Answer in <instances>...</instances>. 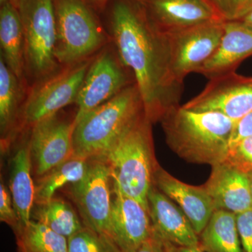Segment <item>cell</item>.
<instances>
[{"label":"cell","instance_id":"cell-11","mask_svg":"<svg viewBox=\"0 0 252 252\" xmlns=\"http://www.w3.org/2000/svg\"><path fill=\"white\" fill-rule=\"evenodd\" d=\"M125 68L118 56L109 50L101 51L94 58L76 100L77 112L74 124L132 84Z\"/></svg>","mask_w":252,"mask_h":252},{"label":"cell","instance_id":"cell-24","mask_svg":"<svg viewBox=\"0 0 252 252\" xmlns=\"http://www.w3.org/2000/svg\"><path fill=\"white\" fill-rule=\"evenodd\" d=\"M32 220L40 222L67 239L85 227L72 205L56 197L48 203L34 205Z\"/></svg>","mask_w":252,"mask_h":252},{"label":"cell","instance_id":"cell-15","mask_svg":"<svg viewBox=\"0 0 252 252\" xmlns=\"http://www.w3.org/2000/svg\"><path fill=\"white\" fill-rule=\"evenodd\" d=\"M149 214L156 235L177 246L200 247L199 235L180 207L152 185L148 194Z\"/></svg>","mask_w":252,"mask_h":252},{"label":"cell","instance_id":"cell-17","mask_svg":"<svg viewBox=\"0 0 252 252\" xmlns=\"http://www.w3.org/2000/svg\"><path fill=\"white\" fill-rule=\"evenodd\" d=\"M210 178L204 185L216 210L235 215L252 209L250 178L225 161L213 165Z\"/></svg>","mask_w":252,"mask_h":252},{"label":"cell","instance_id":"cell-22","mask_svg":"<svg viewBox=\"0 0 252 252\" xmlns=\"http://www.w3.org/2000/svg\"><path fill=\"white\" fill-rule=\"evenodd\" d=\"M200 248L206 252H244L237 227L236 215L223 210L212 214L200 235Z\"/></svg>","mask_w":252,"mask_h":252},{"label":"cell","instance_id":"cell-20","mask_svg":"<svg viewBox=\"0 0 252 252\" xmlns=\"http://www.w3.org/2000/svg\"><path fill=\"white\" fill-rule=\"evenodd\" d=\"M1 57L21 83L26 85L25 41L17 7L11 2L0 9Z\"/></svg>","mask_w":252,"mask_h":252},{"label":"cell","instance_id":"cell-12","mask_svg":"<svg viewBox=\"0 0 252 252\" xmlns=\"http://www.w3.org/2000/svg\"><path fill=\"white\" fill-rule=\"evenodd\" d=\"M74 119L67 120L58 113L32 127L30 149L38 178L74 156Z\"/></svg>","mask_w":252,"mask_h":252},{"label":"cell","instance_id":"cell-23","mask_svg":"<svg viewBox=\"0 0 252 252\" xmlns=\"http://www.w3.org/2000/svg\"><path fill=\"white\" fill-rule=\"evenodd\" d=\"M89 166L90 159L73 156L41 176L35 185L34 205L48 203L60 189L80 182L89 171Z\"/></svg>","mask_w":252,"mask_h":252},{"label":"cell","instance_id":"cell-4","mask_svg":"<svg viewBox=\"0 0 252 252\" xmlns=\"http://www.w3.org/2000/svg\"><path fill=\"white\" fill-rule=\"evenodd\" d=\"M144 112L135 82L76 122L73 131L74 157H104L117 139Z\"/></svg>","mask_w":252,"mask_h":252},{"label":"cell","instance_id":"cell-26","mask_svg":"<svg viewBox=\"0 0 252 252\" xmlns=\"http://www.w3.org/2000/svg\"><path fill=\"white\" fill-rule=\"evenodd\" d=\"M67 252H123L108 235L84 227L67 239Z\"/></svg>","mask_w":252,"mask_h":252},{"label":"cell","instance_id":"cell-5","mask_svg":"<svg viewBox=\"0 0 252 252\" xmlns=\"http://www.w3.org/2000/svg\"><path fill=\"white\" fill-rule=\"evenodd\" d=\"M16 7L24 34L26 75L36 84L61 69L55 56L54 0H19Z\"/></svg>","mask_w":252,"mask_h":252},{"label":"cell","instance_id":"cell-30","mask_svg":"<svg viewBox=\"0 0 252 252\" xmlns=\"http://www.w3.org/2000/svg\"><path fill=\"white\" fill-rule=\"evenodd\" d=\"M237 227L244 252H252V209L236 215Z\"/></svg>","mask_w":252,"mask_h":252},{"label":"cell","instance_id":"cell-18","mask_svg":"<svg viewBox=\"0 0 252 252\" xmlns=\"http://www.w3.org/2000/svg\"><path fill=\"white\" fill-rule=\"evenodd\" d=\"M252 56V28L240 21H225L223 34L213 56L198 69L209 79L232 72Z\"/></svg>","mask_w":252,"mask_h":252},{"label":"cell","instance_id":"cell-14","mask_svg":"<svg viewBox=\"0 0 252 252\" xmlns=\"http://www.w3.org/2000/svg\"><path fill=\"white\" fill-rule=\"evenodd\" d=\"M153 234L148 210L113 185L110 237L123 252H135Z\"/></svg>","mask_w":252,"mask_h":252},{"label":"cell","instance_id":"cell-3","mask_svg":"<svg viewBox=\"0 0 252 252\" xmlns=\"http://www.w3.org/2000/svg\"><path fill=\"white\" fill-rule=\"evenodd\" d=\"M152 125L144 112L102 157L110 168L114 187L148 212V194L159 165L154 153Z\"/></svg>","mask_w":252,"mask_h":252},{"label":"cell","instance_id":"cell-10","mask_svg":"<svg viewBox=\"0 0 252 252\" xmlns=\"http://www.w3.org/2000/svg\"><path fill=\"white\" fill-rule=\"evenodd\" d=\"M182 107L196 112L220 113L238 122L252 112V77L232 72L212 78L198 95Z\"/></svg>","mask_w":252,"mask_h":252},{"label":"cell","instance_id":"cell-38","mask_svg":"<svg viewBox=\"0 0 252 252\" xmlns=\"http://www.w3.org/2000/svg\"><path fill=\"white\" fill-rule=\"evenodd\" d=\"M11 3H12L15 6H17L18 1H19V0H11Z\"/></svg>","mask_w":252,"mask_h":252},{"label":"cell","instance_id":"cell-32","mask_svg":"<svg viewBox=\"0 0 252 252\" xmlns=\"http://www.w3.org/2000/svg\"><path fill=\"white\" fill-rule=\"evenodd\" d=\"M135 252H165L163 241L156 235L153 234Z\"/></svg>","mask_w":252,"mask_h":252},{"label":"cell","instance_id":"cell-25","mask_svg":"<svg viewBox=\"0 0 252 252\" xmlns=\"http://www.w3.org/2000/svg\"><path fill=\"white\" fill-rule=\"evenodd\" d=\"M18 252H67V238L31 220L14 229Z\"/></svg>","mask_w":252,"mask_h":252},{"label":"cell","instance_id":"cell-28","mask_svg":"<svg viewBox=\"0 0 252 252\" xmlns=\"http://www.w3.org/2000/svg\"><path fill=\"white\" fill-rule=\"evenodd\" d=\"M224 161L245 173L252 172V136L228 149Z\"/></svg>","mask_w":252,"mask_h":252},{"label":"cell","instance_id":"cell-31","mask_svg":"<svg viewBox=\"0 0 252 252\" xmlns=\"http://www.w3.org/2000/svg\"><path fill=\"white\" fill-rule=\"evenodd\" d=\"M250 136H252V112L249 113L235 124L230 136L228 149Z\"/></svg>","mask_w":252,"mask_h":252},{"label":"cell","instance_id":"cell-7","mask_svg":"<svg viewBox=\"0 0 252 252\" xmlns=\"http://www.w3.org/2000/svg\"><path fill=\"white\" fill-rule=\"evenodd\" d=\"M93 60L90 58L64 66L51 77L34 84L21 107L17 134L31 130L38 122L58 114L66 106L75 103Z\"/></svg>","mask_w":252,"mask_h":252},{"label":"cell","instance_id":"cell-8","mask_svg":"<svg viewBox=\"0 0 252 252\" xmlns=\"http://www.w3.org/2000/svg\"><path fill=\"white\" fill-rule=\"evenodd\" d=\"M69 189L84 226L110 237L113 181L105 159H90L85 177Z\"/></svg>","mask_w":252,"mask_h":252},{"label":"cell","instance_id":"cell-21","mask_svg":"<svg viewBox=\"0 0 252 252\" xmlns=\"http://www.w3.org/2000/svg\"><path fill=\"white\" fill-rule=\"evenodd\" d=\"M26 89V84L21 82L0 56V131L4 148L17 135Z\"/></svg>","mask_w":252,"mask_h":252},{"label":"cell","instance_id":"cell-36","mask_svg":"<svg viewBox=\"0 0 252 252\" xmlns=\"http://www.w3.org/2000/svg\"><path fill=\"white\" fill-rule=\"evenodd\" d=\"M249 178H250V191H251V195L252 198V172L248 174Z\"/></svg>","mask_w":252,"mask_h":252},{"label":"cell","instance_id":"cell-29","mask_svg":"<svg viewBox=\"0 0 252 252\" xmlns=\"http://www.w3.org/2000/svg\"><path fill=\"white\" fill-rule=\"evenodd\" d=\"M0 220L15 229L21 223L13 203L11 192L1 177L0 183Z\"/></svg>","mask_w":252,"mask_h":252},{"label":"cell","instance_id":"cell-35","mask_svg":"<svg viewBox=\"0 0 252 252\" xmlns=\"http://www.w3.org/2000/svg\"><path fill=\"white\" fill-rule=\"evenodd\" d=\"M239 21L252 28V10L246 16H244L242 19L239 20Z\"/></svg>","mask_w":252,"mask_h":252},{"label":"cell","instance_id":"cell-19","mask_svg":"<svg viewBox=\"0 0 252 252\" xmlns=\"http://www.w3.org/2000/svg\"><path fill=\"white\" fill-rule=\"evenodd\" d=\"M32 162L29 139L21 144L10 163L9 190L21 223L32 220L35 200V185L32 178Z\"/></svg>","mask_w":252,"mask_h":252},{"label":"cell","instance_id":"cell-33","mask_svg":"<svg viewBox=\"0 0 252 252\" xmlns=\"http://www.w3.org/2000/svg\"><path fill=\"white\" fill-rule=\"evenodd\" d=\"M162 241H163L165 252H206L204 251L200 247L194 248V247L177 246V245L167 243V242L164 241V240H162Z\"/></svg>","mask_w":252,"mask_h":252},{"label":"cell","instance_id":"cell-27","mask_svg":"<svg viewBox=\"0 0 252 252\" xmlns=\"http://www.w3.org/2000/svg\"><path fill=\"white\" fill-rule=\"evenodd\" d=\"M225 21H239L252 10V0H207Z\"/></svg>","mask_w":252,"mask_h":252},{"label":"cell","instance_id":"cell-37","mask_svg":"<svg viewBox=\"0 0 252 252\" xmlns=\"http://www.w3.org/2000/svg\"><path fill=\"white\" fill-rule=\"evenodd\" d=\"M8 2H11V0H0V4H1V6L6 4Z\"/></svg>","mask_w":252,"mask_h":252},{"label":"cell","instance_id":"cell-2","mask_svg":"<svg viewBox=\"0 0 252 252\" xmlns=\"http://www.w3.org/2000/svg\"><path fill=\"white\" fill-rule=\"evenodd\" d=\"M160 122L175 154L187 161L212 166L224 161L236 124L220 113L196 112L180 105L168 111Z\"/></svg>","mask_w":252,"mask_h":252},{"label":"cell","instance_id":"cell-13","mask_svg":"<svg viewBox=\"0 0 252 252\" xmlns=\"http://www.w3.org/2000/svg\"><path fill=\"white\" fill-rule=\"evenodd\" d=\"M162 34L224 21L207 0H135Z\"/></svg>","mask_w":252,"mask_h":252},{"label":"cell","instance_id":"cell-6","mask_svg":"<svg viewBox=\"0 0 252 252\" xmlns=\"http://www.w3.org/2000/svg\"><path fill=\"white\" fill-rule=\"evenodd\" d=\"M57 38L55 56L60 64L71 65L90 59L107 37L88 0H54Z\"/></svg>","mask_w":252,"mask_h":252},{"label":"cell","instance_id":"cell-9","mask_svg":"<svg viewBox=\"0 0 252 252\" xmlns=\"http://www.w3.org/2000/svg\"><path fill=\"white\" fill-rule=\"evenodd\" d=\"M225 21L198 25L165 34L174 78L184 79L199 69L213 56L223 34Z\"/></svg>","mask_w":252,"mask_h":252},{"label":"cell","instance_id":"cell-34","mask_svg":"<svg viewBox=\"0 0 252 252\" xmlns=\"http://www.w3.org/2000/svg\"><path fill=\"white\" fill-rule=\"evenodd\" d=\"M108 1L109 0H88L94 7L99 9H103Z\"/></svg>","mask_w":252,"mask_h":252},{"label":"cell","instance_id":"cell-1","mask_svg":"<svg viewBox=\"0 0 252 252\" xmlns=\"http://www.w3.org/2000/svg\"><path fill=\"white\" fill-rule=\"evenodd\" d=\"M110 29L118 57L133 74L146 115L152 124L160 122L180 105L183 89L172 74L166 36L135 0L114 1Z\"/></svg>","mask_w":252,"mask_h":252},{"label":"cell","instance_id":"cell-16","mask_svg":"<svg viewBox=\"0 0 252 252\" xmlns=\"http://www.w3.org/2000/svg\"><path fill=\"white\" fill-rule=\"evenodd\" d=\"M154 185L171 199L184 212L198 235L203 232L216 210L213 200L204 186L194 187L177 180L158 165Z\"/></svg>","mask_w":252,"mask_h":252}]
</instances>
